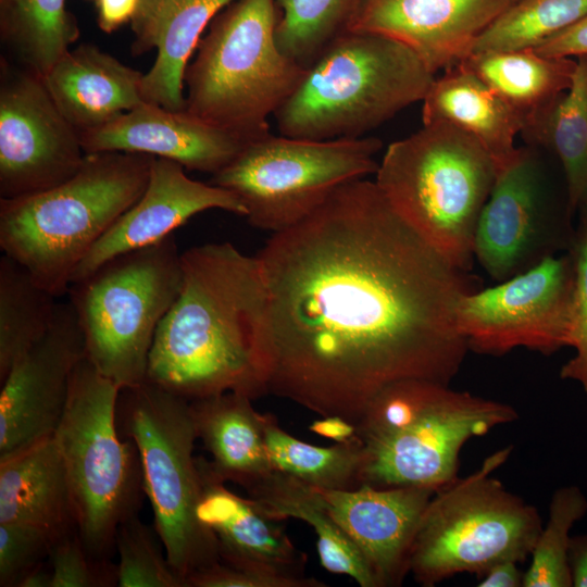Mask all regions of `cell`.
Listing matches in <instances>:
<instances>
[{
    "label": "cell",
    "mask_w": 587,
    "mask_h": 587,
    "mask_svg": "<svg viewBox=\"0 0 587 587\" xmlns=\"http://www.w3.org/2000/svg\"><path fill=\"white\" fill-rule=\"evenodd\" d=\"M266 395L353 424L385 386L450 385L469 351L457 309L480 279L454 265L375 180L337 187L259 251Z\"/></svg>",
    "instance_id": "cell-1"
},
{
    "label": "cell",
    "mask_w": 587,
    "mask_h": 587,
    "mask_svg": "<svg viewBox=\"0 0 587 587\" xmlns=\"http://www.w3.org/2000/svg\"><path fill=\"white\" fill-rule=\"evenodd\" d=\"M180 292L160 323L146 380L189 401L266 395L268 300L257 255L230 242L182 252Z\"/></svg>",
    "instance_id": "cell-2"
},
{
    "label": "cell",
    "mask_w": 587,
    "mask_h": 587,
    "mask_svg": "<svg viewBox=\"0 0 587 587\" xmlns=\"http://www.w3.org/2000/svg\"><path fill=\"white\" fill-rule=\"evenodd\" d=\"M155 157L86 153L67 180L40 192L0 198V247L57 298L83 259L142 195Z\"/></svg>",
    "instance_id": "cell-3"
},
{
    "label": "cell",
    "mask_w": 587,
    "mask_h": 587,
    "mask_svg": "<svg viewBox=\"0 0 587 587\" xmlns=\"http://www.w3.org/2000/svg\"><path fill=\"white\" fill-rule=\"evenodd\" d=\"M517 419L510 404L449 385L394 382L373 397L355 424L363 448L360 486L437 490L458 478L467 440Z\"/></svg>",
    "instance_id": "cell-4"
},
{
    "label": "cell",
    "mask_w": 587,
    "mask_h": 587,
    "mask_svg": "<svg viewBox=\"0 0 587 587\" xmlns=\"http://www.w3.org/2000/svg\"><path fill=\"white\" fill-rule=\"evenodd\" d=\"M435 78L405 45L380 34L347 30L307 67L274 117L287 137L359 138L423 101Z\"/></svg>",
    "instance_id": "cell-5"
},
{
    "label": "cell",
    "mask_w": 587,
    "mask_h": 587,
    "mask_svg": "<svg viewBox=\"0 0 587 587\" xmlns=\"http://www.w3.org/2000/svg\"><path fill=\"white\" fill-rule=\"evenodd\" d=\"M212 22L186 68L185 110L246 141L270 134L307 71L276 43L275 0H236Z\"/></svg>",
    "instance_id": "cell-6"
},
{
    "label": "cell",
    "mask_w": 587,
    "mask_h": 587,
    "mask_svg": "<svg viewBox=\"0 0 587 587\" xmlns=\"http://www.w3.org/2000/svg\"><path fill=\"white\" fill-rule=\"evenodd\" d=\"M496 164L472 136L447 122L423 124L390 143L375 183L394 208L454 265L470 271L480 212Z\"/></svg>",
    "instance_id": "cell-7"
},
{
    "label": "cell",
    "mask_w": 587,
    "mask_h": 587,
    "mask_svg": "<svg viewBox=\"0 0 587 587\" xmlns=\"http://www.w3.org/2000/svg\"><path fill=\"white\" fill-rule=\"evenodd\" d=\"M121 388L87 359L76 366L53 433L64 466L76 529L87 551L111 559L120 525L138 515L143 492L135 442L121 436Z\"/></svg>",
    "instance_id": "cell-8"
},
{
    "label": "cell",
    "mask_w": 587,
    "mask_h": 587,
    "mask_svg": "<svg viewBox=\"0 0 587 587\" xmlns=\"http://www.w3.org/2000/svg\"><path fill=\"white\" fill-rule=\"evenodd\" d=\"M512 450L491 453L476 471L434 492L410 551L416 583L433 587L461 573L480 577L496 563L530 555L542 528L539 511L492 476Z\"/></svg>",
    "instance_id": "cell-9"
},
{
    "label": "cell",
    "mask_w": 587,
    "mask_h": 587,
    "mask_svg": "<svg viewBox=\"0 0 587 587\" xmlns=\"http://www.w3.org/2000/svg\"><path fill=\"white\" fill-rule=\"evenodd\" d=\"M183 276L172 234L116 255L70 285L86 358L121 390L146 382L158 327L180 292Z\"/></svg>",
    "instance_id": "cell-10"
},
{
    "label": "cell",
    "mask_w": 587,
    "mask_h": 587,
    "mask_svg": "<svg viewBox=\"0 0 587 587\" xmlns=\"http://www.w3.org/2000/svg\"><path fill=\"white\" fill-rule=\"evenodd\" d=\"M117 426L138 449L154 530L185 587L188 576L220 561L215 536L197 516L201 484L189 400L146 380L121 390Z\"/></svg>",
    "instance_id": "cell-11"
},
{
    "label": "cell",
    "mask_w": 587,
    "mask_h": 587,
    "mask_svg": "<svg viewBox=\"0 0 587 587\" xmlns=\"http://www.w3.org/2000/svg\"><path fill=\"white\" fill-rule=\"evenodd\" d=\"M382 146L375 137L310 140L270 133L247 141L209 183L234 192L252 226L277 233L307 217L337 187L375 174Z\"/></svg>",
    "instance_id": "cell-12"
},
{
    "label": "cell",
    "mask_w": 587,
    "mask_h": 587,
    "mask_svg": "<svg viewBox=\"0 0 587 587\" xmlns=\"http://www.w3.org/2000/svg\"><path fill=\"white\" fill-rule=\"evenodd\" d=\"M575 267L570 251L465 295L457 324L469 350L503 355L523 347L550 355L572 347Z\"/></svg>",
    "instance_id": "cell-13"
},
{
    "label": "cell",
    "mask_w": 587,
    "mask_h": 587,
    "mask_svg": "<svg viewBox=\"0 0 587 587\" xmlns=\"http://www.w3.org/2000/svg\"><path fill=\"white\" fill-rule=\"evenodd\" d=\"M569 195H560L538 157L521 149L497 178L477 223L474 259L503 282L571 250L576 232Z\"/></svg>",
    "instance_id": "cell-14"
},
{
    "label": "cell",
    "mask_w": 587,
    "mask_h": 587,
    "mask_svg": "<svg viewBox=\"0 0 587 587\" xmlns=\"http://www.w3.org/2000/svg\"><path fill=\"white\" fill-rule=\"evenodd\" d=\"M86 153L42 77L0 59V198L50 189L71 178Z\"/></svg>",
    "instance_id": "cell-15"
},
{
    "label": "cell",
    "mask_w": 587,
    "mask_h": 587,
    "mask_svg": "<svg viewBox=\"0 0 587 587\" xmlns=\"http://www.w3.org/2000/svg\"><path fill=\"white\" fill-rule=\"evenodd\" d=\"M84 358L76 312L58 302L48 332L0 380V459L53 435Z\"/></svg>",
    "instance_id": "cell-16"
},
{
    "label": "cell",
    "mask_w": 587,
    "mask_h": 587,
    "mask_svg": "<svg viewBox=\"0 0 587 587\" xmlns=\"http://www.w3.org/2000/svg\"><path fill=\"white\" fill-rule=\"evenodd\" d=\"M515 0H359L347 30L385 35L436 74L461 63Z\"/></svg>",
    "instance_id": "cell-17"
},
{
    "label": "cell",
    "mask_w": 587,
    "mask_h": 587,
    "mask_svg": "<svg viewBox=\"0 0 587 587\" xmlns=\"http://www.w3.org/2000/svg\"><path fill=\"white\" fill-rule=\"evenodd\" d=\"M185 171L175 161L155 157L145 191L90 249L71 284L116 255L161 241L200 212L220 209L246 216V207L234 192L191 179Z\"/></svg>",
    "instance_id": "cell-18"
},
{
    "label": "cell",
    "mask_w": 587,
    "mask_h": 587,
    "mask_svg": "<svg viewBox=\"0 0 587 587\" xmlns=\"http://www.w3.org/2000/svg\"><path fill=\"white\" fill-rule=\"evenodd\" d=\"M327 510L355 545L376 587L400 586L409 571L414 536L435 489L427 487L317 488Z\"/></svg>",
    "instance_id": "cell-19"
},
{
    "label": "cell",
    "mask_w": 587,
    "mask_h": 587,
    "mask_svg": "<svg viewBox=\"0 0 587 587\" xmlns=\"http://www.w3.org/2000/svg\"><path fill=\"white\" fill-rule=\"evenodd\" d=\"M85 153L124 151L164 158L186 170L215 174L247 142L192 114L143 101L110 123L80 134Z\"/></svg>",
    "instance_id": "cell-20"
},
{
    "label": "cell",
    "mask_w": 587,
    "mask_h": 587,
    "mask_svg": "<svg viewBox=\"0 0 587 587\" xmlns=\"http://www.w3.org/2000/svg\"><path fill=\"white\" fill-rule=\"evenodd\" d=\"M201 491L199 522L216 538L220 560L247 571L301 576L304 554L287 536L279 522L253 499L225 486L208 460L197 457Z\"/></svg>",
    "instance_id": "cell-21"
},
{
    "label": "cell",
    "mask_w": 587,
    "mask_h": 587,
    "mask_svg": "<svg viewBox=\"0 0 587 587\" xmlns=\"http://www.w3.org/2000/svg\"><path fill=\"white\" fill-rule=\"evenodd\" d=\"M143 74L93 45L70 48L42 77L54 103L80 133L142 103Z\"/></svg>",
    "instance_id": "cell-22"
},
{
    "label": "cell",
    "mask_w": 587,
    "mask_h": 587,
    "mask_svg": "<svg viewBox=\"0 0 587 587\" xmlns=\"http://www.w3.org/2000/svg\"><path fill=\"white\" fill-rule=\"evenodd\" d=\"M236 0H161L150 15L133 27L134 53L157 49L143 74L146 102L174 111L185 110V73L202 33L213 18Z\"/></svg>",
    "instance_id": "cell-23"
},
{
    "label": "cell",
    "mask_w": 587,
    "mask_h": 587,
    "mask_svg": "<svg viewBox=\"0 0 587 587\" xmlns=\"http://www.w3.org/2000/svg\"><path fill=\"white\" fill-rule=\"evenodd\" d=\"M422 103L423 124L447 122L475 138L498 176L517 158L515 137L524 130L523 117L461 64L435 78Z\"/></svg>",
    "instance_id": "cell-24"
},
{
    "label": "cell",
    "mask_w": 587,
    "mask_h": 587,
    "mask_svg": "<svg viewBox=\"0 0 587 587\" xmlns=\"http://www.w3.org/2000/svg\"><path fill=\"white\" fill-rule=\"evenodd\" d=\"M0 523H24L57 540L76 529L53 435L0 459Z\"/></svg>",
    "instance_id": "cell-25"
},
{
    "label": "cell",
    "mask_w": 587,
    "mask_h": 587,
    "mask_svg": "<svg viewBox=\"0 0 587 587\" xmlns=\"http://www.w3.org/2000/svg\"><path fill=\"white\" fill-rule=\"evenodd\" d=\"M198 439L211 454L214 473L243 489L273 469L265 448L261 413L252 399L228 391L189 401Z\"/></svg>",
    "instance_id": "cell-26"
},
{
    "label": "cell",
    "mask_w": 587,
    "mask_h": 587,
    "mask_svg": "<svg viewBox=\"0 0 587 587\" xmlns=\"http://www.w3.org/2000/svg\"><path fill=\"white\" fill-rule=\"evenodd\" d=\"M245 490L270 516L279 521L291 517L309 524L316 535L317 553L326 571L347 575L361 587H376L362 554L335 522L317 488L272 470Z\"/></svg>",
    "instance_id": "cell-27"
},
{
    "label": "cell",
    "mask_w": 587,
    "mask_h": 587,
    "mask_svg": "<svg viewBox=\"0 0 587 587\" xmlns=\"http://www.w3.org/2000/svg\"><path fill=\"white\" fill-rule=\"evenodd\" d=\"M459 64L520 113L526 133L569 89L576 59L525 49L471 53Z\"/></svg>",
    "instance_id": "cell-28"
},
{
    "label": "cell",
    "mask_w": 587,
    "mask_h": 587,
    "mask_svg": "<svg viewBox=\"0 0 587 587\" xmlns=\"http://www.w3.org/2000/svg\"><path fill=\"white\" fill-rule=\"evenodd\" d=\"M0 34L11 61L43 77L79 32L66 0H0Z\"/></svg>",
    "instance_id": "cell-29"
},
{
    "label": "cell",
    "mask_w": 587,
    "mask_h": 587,
    "mask_svg": "<svg viewBox=\"0 0 587 587\" xmlns=\"http://www.w3.org/2000/svg\"><path fill=\"white\" fill-rule=\"evenodd\" d=\"M525 134L557 155L576 213L587 186V55L576 58L569 89Z\"/></svg>",
    "instance_id": "cell-30"
},
{
    "label": "cell",
    "mask_w": 587,
    "mask_h": 587,
    "mask_svg": "<svg viewBox=\"0 0 587 587\" xmlns=\"http://www.w3.org/2000/svg\"><path fill=\"white\" fill-rule=\"evenodd\" d=\"M55 296L11 257L0 259V380L48 332Z\"/></svg>",
    "instance_id": "cell-31"
},
{
    "label": "cell",
    "mask_w": 587,
    "mask_h": 587,
    "mask_svg": "<svg viewBox=\"0 0 587 587\" xmlns=\"http://www.w3.org/2000/svg\"><path fill=\"white\" fill-rule=\"evenodd\" d=\"M263 437L273 470L315 488L347 490L360 487L363 448L360 439L319 447L284 430L276 417L261 413Z\"/></svg>",
    "instance_id": "cell-32"
},
{
    "label": "cell",
    "mask_w": 587,
    "mask_h": 587,
    "mask_svg": "<svg viewBox=\"0 0 587 587\" xmlns=\"http://www.w3.org/2000/svg\"><path fill=\"white\" fill-rule=\"evenodd\" d=\"M586 14L587 0H515L479 35L471 53L535 49Z\"/></svg>",
    "instance_id": "cell-33"
},
{
    "label": "cell",
    "mask_w": 587,
    "mask_h": 587,
    "mask_svg": "<svg viewBox=\"0 0 587 587\" xmlns=\"http://www.w3.org/2000/svg\"><path fill=\"white\" fill-rule=\"evenodd\" d=\"M359 0H275V39L289 59L309 67L347 32Z\"/></svg>",
    "instance_id": "cell-34"
},
{
    "label": "cell",
    "mask_w": 587,
    "mask_h": 587,
    "mask_svg": "<svg viewBox=\"0 0 587 587\" xmlns=\"http://www.w3.org/2000/svg\"><path fill=\"white\" fill-rule=\"evenodd\" d=\"M587 512V498L577 486L558 488L551 498L549 517L532 550L523 587H570V530Z\"/></svg>",
    "instance_id": "cell-35"
},
{
    "label": "cell",
    "mask_w": 587,
    "mask_h": 587,
    "mask_svg": "<svg viewBox=\"0 0 587 587\" xmlns=\"http://www.w3.org/2000/svg\"><path fill=\"white\" fill-rule=\"evenodd\" d=\"M152 530L138 515L124 522L115 535L118 587H184L172 570Z\"/></svg>",
    "instance_id": "cell-36"
},
{
    "label": "cell",
    "mask_w": 587,
    "mask_h": 587,
    "mask_svg": "<svg viewBox=\"0 0 587 587\" xmlns=\"http://www.w3.org/2000/svg\"><path fill=\"white\" fill-rule=\"evenodd\" d=\"M52 587L117 586L116 564L97 559L85 548L77 529L59 538L50 553Z\"/></svg>",
    "instance_id": "cell-37"
},
{
    "label": "cell",
    "mask_w": 587,
    "mask_h": 587,
    "mask_svg": "<svg viewBox=\"0 0 587 587\" xmlns=\"http://www.w3.org/2000/svg\"><path fill=\"white\" fill-rule=\"evenodd\" d=\"M55 541L35 525L0 523V586L16 587L26 572L50 558Z\"/></svg>",
    "instance_id": "cell-38"
},
{
    "label": "cell",
    "mask_w": 587,
    "mask_h": 587,
    "mask_svg": "<svg viewBox=\"0 0 587 587\" xmlns=\"http://www.w3.org/2000/svg\"><path fill=\"white\" fill-rule=\"evenodd\" d=\"M573 246L570 250L575 267L572 347L576 353L560 371L563 379L579 383L587 394V208L579 207Z\"/></svg>",
    "instance_id": "cell-39"
},
{
    "label": "cell",
    "mask_w": 587,
    "mask_h": 587,
    "mask_svg": "<svg viewBox=\"0 0 587 587\" xmlns=\"http://www.w3.org/2000/svg\"><path fill=\"white\" fill-rule=\"evenodd\" d=\"M185 587H326V584L305 575L240 570L220 560L188 576Z\"/></svg>",
    "instance_id": "cell-40"
},
{
    "label": "cell",
    "mask_w": 587,
    "mask_h": 587,
    "mask_svg": "<svg viewBox=\"0 0 587 587\" xmlns=\"http://www.w3.org/2000/svg\"><path fill=\"white\" fill-rule=\"evenodd\" d=\"M534 50L539 54L551 58L576 59L587 55V14Z\"/></svg>",
    "instance_id": "cell-41"
},
{
    "label": "cell",
    "mask_w": 587,
    "mask_h": 587,
    "mask_svg": "<svg viewBox=\"0 0 587 587\" xmlns=\"http://www.w3.org/2000/svg\"><path fill=\"white\" fill-rule=\"evenodd\" d=\"M140 0H97L98 24L105 33H112L123 24L134 21Z\"/></svg>",
    "instance_id": "cell-42"
},
{
    "label": "cell",
    "mask_w": 587,
    "mask_h": 587,
    "mask_svg": "<svg viewBox=\"0 0 587 587\" xmlns=\"http://www.w3.org/2000/svg\"><path fill=\"white\" fill-rule=\"evenodd\" d=\"M309 429L335 444H345L360 439L355 424L336 415L321 416L313 421Z\"/></svg>",
    "instance_id": "cell-43"
},
{
    "label": "cell",
    "mask_w": 587,
    "mask_h": 587,
    "mask_svg": "<svg viewBox=\"0 0 587 587\" xmlns=\"http://www.w3.org/2000/svg\"><path fill=\"white\" fill-rule=\"evenodd\" d=\"M478 587H523L524 572L517 562L502 561L490 566L479 577Z\"/></svg>",
    "instance_id": "cell-44"
},
{
    "label": "cell",
    "mask_w": 587,
    "mask_h": 587,
    "mask_svg": "<svg viewBox=\"0 0 587 587\" xmlns=\"http://www.w3.org/2000/svg\"><path fill=\"white\" fill-rule=\"evenodd\" d=\"M567 558L572 586L587 587V533L571 537Z\"/></svg>",
    "instance_id": "cell-45"
},
{
    "label": "cell",
    "mask_w": 587,
    "mask_h": 587,
    "mask_svg": "<svg viewBox=\"0 0 587 587\" xmlns=\"http://www.w3.org/2000/svg\"><path fill=\"white\" fill-rule=\"evenodd\" d=\"M16 587H52V569L40 562L26 572Z\"/></svg>",
    "instance_id": "cell-46"
},
{
    "label": "cell",
    "mask_w": 587,
    "mask_h": 587,
    "mask_svg": "<svg viewBox=\"0 0 587 587\" xmlns=\"http://www.w3.org/2000/svg\"><path fill=\"white\" fill-rule=\"evenodd\" d=\"M161 0H140L139 12L133 21V27L143 22L150 15V13L153 11V9L157 7V4Z\"/></svg>",
    "instance_id": "cell-47"
},
{
    "label": "cell",
    "mask_w": 587,
    "mask_h": 587,
    "mask_svg": "<svg viewBox=\"0 0 587 587\" xmlns=\"http://www.w3.org/2000/svg\"><path fill=\"white\" fill-rule=\"evenodd\" d=\"M579 207H585V208H587V186H586L585 191H584V193H583V197H582ZM579 207H578V208H579Z\"/></svg>",
    "instance_id": "cell-48"
}]
</instances>
